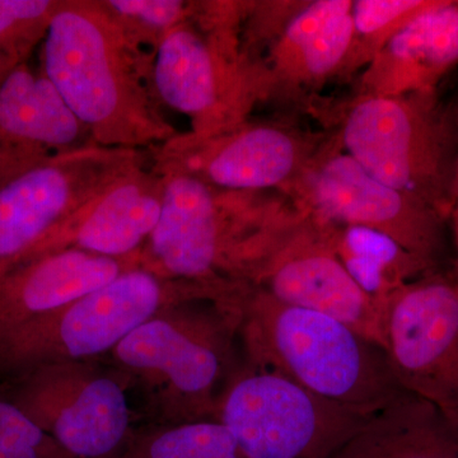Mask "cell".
<instances>
[{
	"label": "cell",
	"instance_id": "obj_1",
	"mask_svg": "<svg viewBox=\"0 0 458 458\" xmlns=\"http://www.w3.org/2000/svg\"><path fill=\"white\" fill-rule=\"evenodd\" d=\"M41 60L98 146L140 150L176 140L149 87L152 64L104 3L59 0Z\"/></svg>",
	"mask_w": 458,
	"mask_h": 458
},
{
	"label": "cell",
	"instance_id": "obj_23",
	"mask_svg": "<svg viewBox=\"0 0 458 458\" xmlns=\"http://www.w3.org/2000/svg\"><path fill=\"white\" fill-rule=\"evenodd\" d=\"M59 0H0V51L17 64L27 63L44 41Z\"/></svg>",
	"mask_w": 458,
	"mask_h": 458
},
{
	"label": "cell",
	"instance_id": "obj_3",
	"mask_svg": "<svg viewBox=\"0 0 458 458\" xmlns=\"http://www.w3.org/2000/svg\"><path fill=\"white\" fill-rule=\"evenodd\" d=\"M335 137L377 180L423 199L450 221L457 135L438 93L354 95L339 113Z\"/></svg>",
	"mask_w": 458,
	"mask_h": 458
},
{
	"label": "cell",
	"instance_id": "obj_22",
	"mask_svg": "<svg viewBox=\"0 0 458 458\" xmlns=\"http://www.w3.org/2000/svg\"><path fill=\"white\" fill-rule=\"evenodd\" d=\"M123 458H242L231 432L219 421L174 428L138 445Z\"/></svg>",
	"mask_w": 458,
	"mask_h": 458
},
{
	"label": "cell",
	"instance_id": "obj_17",
	"mask_svg": "<svg viewBox=\"0 0 458 458\" xmlns=\"http://www.w3.org/2000/svg\"><path fill=\"white\" fill-rule=\"evenodd\" d=\"M328 458H458L457 429L450 414L405 391Z\"/></svg>",
	"mask_w": 458,
	"mask_h": 458
},
{
	"label": "cell",
	"instance_id": "obj_19",
	"mask_svg": "<svg viewBox=\"0 0 458 458\" xmlns=\"http://www.w3.org/2000/svg\"><path fill=\"white\" fill-rule=\"evenodd\" d=\"M312 222L321 229L352 278L378 307L381 316L386 302L397 289L437 271L381 232Z\"/></svg>",
	"mask_w": 458,
	"mask_h": 458
},
{
	"label": "cell",
	"instance_id": "obj_28",
	"mask_svg": "<svg viewBox=\"0 0 458 458\" xmlns=\"http://www.w3.org/2000/svg\"><path fill=\"white\" fill-rule=\"evenodd\" d=\"M17 63L13 62L11 57L4 55V54L0 51V84L3 83V81L5 80V77L9 74V72L17 66Z\"/></svg>",
	"mask_w": 458,
	"mask_h": 458
},
{
	"label": "cell",
	"instance_id": "obj_27",
	"mask_svg": "<svg viewBox=\"0 0 458 458\" xmlns=\"http://www.w3.org/2000/svg\"><path fill=\"white\" fill-rule=\"evenodd\" d=\"M452 240H454V256L452 259V273L458 280V222H450Z\"/></svg>",
	"mask_w": 458,
	"mask_h": 458
},
{
	"label": "cell",
	"instance_id": "obj_14",
	"mask_svg": "<svg viewBox=\"0 0 458 458\" xmlns=\"http://www.w3.org/2000/svg\"><path fill=\"white\" fill-rule=\"evenodd\" d=\"M122 273L116 259L80 249L57 250L20 265L0 279V335L82 300Z\"/></svg>",
	"mask_w": 458,
	"mask_h": 458
},
{
	"label": "cell",
	"instance_id": "obj_6",
	"mask_svg": "<svg viewBox=\"0 0 458 458\" xmlns=\"http://www.w3.org/2000/svg\"><path fill=\"white\" fill-rule=\"evenodd\" d=\"M140 165V150L93 146L0 186V279L41 255L78 213Z\"/></svg>",
	"mask_w": 458,
	"mask_h": 458
},
{
	"label": "cell",
	"instance_id": "obj_16",
	"mask_svg": "<svg viewBox=\"0 0 458 458\" xmlns=\"http://www.w3.org/2000/svg\"><path fill=\"white\" fill-rule=\"evenodd\" d=\"M161 301L162 288L155 276L144 270L123 271L71 304L60 319L57 335L73 357L98 354L149 321Z\"/></svg>",
	"mask_w": 458,
	"mask_h": 458
},
{
	"label": "cell",
	"instance_id": "obj_10",
	"mask_svg": "<svg viewBox=\"0 0 458 458\" xmlns=\"http://www.w3.org/2000/svg\"><path fill=\"white\" fill-rule=\"evenodd\" d=\"M322 140L280 123H247L210 138L191 137L174 168L225 192H284Z\"/></svg>",
	"mask_w": 458,
	"mask_h": 458
},
{
	"label": "cell",
	"instance_id": "obj_29",
	"mask_svg": "<svg viewBox=\"0 0 458 458\" xmlns=\"http://www.w3.org/2000/svg\"><path fill=\"white\" fill-rule=\"evenodd\" d=\"M448 414V412H447ZM451 418L454 419V426H456L457 434H458V414H450Z\"/></svg>",
	"mask_w": 458,
	"mask_h": 458
},
{
	"label": "cell",
	"instance_id": "obj_11",
	"mask_svg": "<svg viewBox=\"0 0 458 458\" xmlns=\"http://www.w3.org/2000/svg\"><path fill=\"white\" fill-rule=\"evenodd\" d=\"M98 146L44 72L27 63L0 84V186L53 157Z\"/></svg>",
	"mask_w": 458,
	"mask_h": 458
},
{
	"label": "cell",
	"instance_id": "obj_21",
	"mask_svg": "<svg viewBox=\"0 0 458 458\" xmlns=\"http://www.w3.org/2000/svg\"><path fill=\"white\" fill-rule=\"evenodd\" d=\"M436 0H352V41L339 78H348L375 59L386 44L432 7Z\"/></svg>",
	"mask_w": 458,
	"mask_h": 458
},
{
	"label": "cell",
	"instance_id": "obj_7",
	"mask_svg": "<svg viewBox=\"0 0 458 458\" xmlns=\"http://www.w3.org/2000/svg\"><path fill=\"white\" fill-rule=\"evenodd\" d=\"M152 83L157 98L191 119L198 138L246 122L252 105L269 95L264 69L245 64L228 38L204 35L188 20L157 45Z\"/></svg>",
	"mask_w": 458,
	"mask_h": 458
},
{
	"label": "cell",
	"instance_id": "obj_2",
	"mask_svg": "<svg viewBox=\"0 0 458 458\" xmlns=\"http://www.w3.org/2000/svg\"><path fill=\"white\" fill-rule=\"evenodd\" d=\"M255 360L311 393L372 415L405 393L387 352L339 319L280 303L247 285Z\"/></svg>",
	"mask_w": 458,
	"mask_h": 458
},
{
	"label": "cell",
	"instance_id": "obj_15",
	"mask_svg": "<svg viewBox=\"0 0 458 458\" xmlns=\"http://www.w3.org/2000/svg\"><path fill=\"white\" fill-rule=\"evenodd\" d=\"M162 198L161 174L144 171L140 165L114 181L64 228L71 227L75 249L117 259L131 254L153 233Z\"/></svg>",
	"mask_w": 458,
	"mask_h": 458
},
{
	"label": "cell",
	"instance_id": "obj_24",
	"mask_svg": "<svg viewBox=\"0 0 458 458\" xmlns=\"http://www.w3.org/2000/svg\"><path fill=\"white\" fill-rule=\"evenodd\" d=\"M104 3L135 41L158 45L165 33L188 20L191 5L181 0H107Z\"/></svg>",
	"mask_w": 458,
	"mask_h": 458
},
{
	"label": "cell",
	"instance_id": "obj_13",
	"mask_svg": "<svg viewBox=\"0 0 458 458\" xmlns=\"http://www.w3.org/2000/svg\"><path fill=\"white\" fill-rule=\"evenodd\" d=\"M352 0L302 2L273 38L269 93L316 89L339 78L352 41Z\"/></svg>",
	"mask_w": 458,
	"mask_h": 458
},
{
	"label": "cell",
	"instance_id": "obj_20",
	"mask_svg": "<svg viewBox=\"0 0 458 458\" xmlns=\"http://www.w3.org/2000/svg\"><path fill=\"white\" fill-rule=\"evenodd\" d=\"M129 426L122 387L107 378L90 382L53 421L54 441L73 458H110Z\"/></svg>",
	"mask_w": 458,
	"mask_h": 458
},
{
	"label": "cell",
	"instance_id": "obj_18",
	"mask_svg": "<svg viewBox=\"0 0 458 458\" xmlns=\"http://www.w3.org/2000/svg\"><path fill=\"white\" fill-rule=\"evenodd\" d=\"M227 333L213 324L201 335L190 336L155 319L117 344L116 355L134 369L161 370L181 393L207 401L225 363Z\"/></svg>",
	"mask_w": 458,
	"mask_h": 458
},
{
	"label": "cell",
	"instance_id": "obj_4",
	"mask_svg": "<svg viewBox=\"0 0 458 458\" xmlns=\"http://www.w3.org/2000/svg\"><path fill=\"white\" fill-rule=\"evenodd\" d=\"M283 195L312 221L373 229L434 270L452 267L447 259L448 219L423 199L377 180L344 152L335 135L322 140Z\"/></svg>",
	"mask_w": 458,
	"mask_h": 458
},
{
	"label": "cell",
	"instance_id": "obj_26",
	"mask_svg": "<svg viewBox=\"0 0 458 458\" xmlns=\"http://www.w3.org/2000/svg\"><path fill=\"white\" fill-rule=\"evenodd\" d=\"M452 114H454V125H456V135H457V165H456V176H454V207H452V212L450 216V222H458V107L452 108Z\"/></svg>",
	"mask_w": 458,
	"mask_h": 458
},
{
	"label": "cell",
	"instance_id": "obj_12",
	"mask_svg": "<svg viewBox=\"0 0 458 458\" xmlns=\"http://www.w3.org/2000/svg\"><path fill=\"white\" fill-rule=\"evenodd\" d=\"M458 65V0H436L377 54L354 95L437 92Z\"/></svg>",
	"mask_w": 458,
	"mask_h": 458
},
{
	"label": "cell",
	"instance_id": "obj_25",
	"mask_svg": "<svg viewBox=\"0 0 458 458\" xmlns=\"http://www.w3.org/2000/svg\"><path fill=\"white\" fill-rule=\"evenodd\" d=\"M0 458H71L22 409L0 400Z\"/></svg>",
	"mask_w": 458,
	"mask_h": 458
},
{
	"label": "cell",
	"instance_id": "obj_9",
	"mask_svg": "<svg viewBox=\"0 0 458 458\" xmlns=\"http://www.w3.org/2000/svg\"><path fill=\"white\" fill-rule=\"evenodd\" d=\"M245 283L280 303L339 319L385 348L378 307L344 267L318 225L302 213L273 238Z\"/></svg>",
	"mask_w": 458,
	"mask_h": 458
},
{
	"label": "cell",
	"instance_id": "obj_5",
	"mask_svg": "<svg viewBox=\"0 0 458 458\" xmlns=\"http://www.w3.org/2000/svg\"><path fill=\"white\" fill-rule=\"evenodd\" d=\"M225 394L216 421L242 458H328L370 415L344 408L264 361Z\"/></svg>",
	"mask_w": 458,
	"mask_h": 458
},
{
	"label": "cell",
	"instance_id": "obj_8",
	"mask_svg": "<svg viewBox=\"0 0 458 458\" xmlns=\"http://www.w3.org/2000/svg\"><path fill=\"white\" fill-rule=\"evenodd\" d=\"M382 333L403 390L458 414V280L451 267L397 289L382 309Z\"/></svg>",
	"mask_w": 458,
	"mask_h": 458
}]
</instances>
